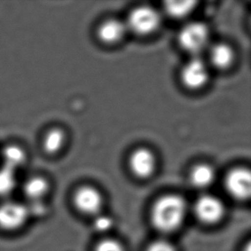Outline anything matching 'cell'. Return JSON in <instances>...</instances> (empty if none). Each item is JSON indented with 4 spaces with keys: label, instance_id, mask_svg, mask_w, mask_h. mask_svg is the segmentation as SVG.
Instances as JSON below:
<instances>
[{
    "label": "cell",
    "instance_id": "1",
    "mask_svg": "<svg viewBox=\"0 0 251 251\" xmlns=\"http://www.w3.org/2000/svg\"><path fill=\"white\" fill-rule=\"evenodd\" d=\"M186 214V203L176 195H167L157 201L152 210V222L160 231L170 232L183 223Z\"/></svg>",
    "mask_w": 251,
    "mask_h": 251
},
{
    "label": "cell",
    "instance_id": "2",
    "mask_svg": "<svg viewBox=\"0 0 251 251\" xmlns=\"http://www.w3.org/2000/svg\"><path fill=\"white\" fill-rule=\"evenodd\" d=\"M160 24V17L153 8L140 6L133 10L127 21L128 29L140 35L153 33Z\"/></svg>",
    "mask_w": 251,
    "mask_h": 251
},
{
    "label": "cell",
    "instance_id": "3",
    "mask_svg": "<svg viewBox=\"0 0 251 251\" xmlns=\"http://www.w3.org/2000/svg\"><path fill=\"white\" fill-rule=\"evenodd\" d=\"M178 41L184 50L197 53L207 46L208 30L207 27L201 23L187 24L180 31Z\"/></svg>",
    "mask_w": 251,
    "mask_h": 251
},
{
    "label": "cell",
    "instance_id": "4",
    "mask_svg": "<svg viewBox=\"0 0 251 251\" xmlns=\"http://www.w3.org/2000/svg\"><path fill=\"white\" fill-rule=\"evenodd\" d=\"M28 209L25 205L17 202H6L0 205V229L15 231L23 227L28 218Z\"/></svg>",
    "mask_w": 251,
    "mask_h": 251
},
{
    "label": "cell",
    "instance_id": "5",
    "mask_svg": "<svg viewBox=\"0 0 251 251\" xmlns=\"http://www.w3.org/2000/svg\"><path fill=\"white\" fill-rule=\"evenodd\" d=\"M195 214L204 223L214 224L223 217L224 205L218 197L204 195L199 197L195 203Z\"/></svg>",
    "mask_w": 251,
    "mask_h": 251
},
{
    "label": "cell",
    "instance_id": "6",
    "mask_svg": "<svg viewBox=\"0 0 251 251\" xmlns=\"http://www.w3.org/2000/svg\"><path fill=\"white\" fill-rule=\"evenodd\" d=\"M228 193L237 200H246L251 196V176L250 171L236 168L228 173L225 180Z\"/></svg>",
    "mask_w": 251,
    "mask_h": 251
},
{
    "label": "cell",
    "instance_id": "7",
    "mask_svg": "<svg viewBox=\"0 0 251 251\" xmlns=\"http://www.w3.org/2000/svg\"><path fill=\"white\" fill-rule=\"evenodd\" d=\"M28 153L24 145L20 143H5L0 148V164L1 167L10 170L17 174L28 162Z\"/></svg>",
    "mask_w": 251,
    "mask_h": 251
},
{
    "label": "cell",
    "instance_id": "8",
    "mask_svg": "<svg viewBox=\"0 0 251 251\" xmlns=\"http://www.w3.org/2000/svg\"><path fill=\"white\" fill-rule=\"evenodd\" d=\"M183 84L190 89L202 88L208 80L206 64L200 58H194L184 65L181 74Z\"/></svg>",
    "mask_w": 251,
    "mask_h": 251
},
{
    "label": "cell",
    "instance_id": "9",
    "mask_svg": "<svg viewBox=\"0 0 251 251\" xmlns=\"http://www.w3.org/2000/svg\"><path fill=\"white\" fill-rule=\"evenodd\" d=\"M75 207L83 214H98L102 206L101 195L98 190L90 186L79 188L73 197Z\"/></svg>",
    "mask_w": 251,
    "mask_h": 251
},
{
    "label": "cell",
    "instance_id": "10",
    "mask_svg": "<svg viewBox=\"0 0 251 251\" xmlns=\"http://www.w3.org/2000/svg\"><path fill=\"white\" fill-rule=\"evenodd\" d=\"M129 167L136 176L141 178L149 177L155 168L153 153L147 149L136 150L129 158Z\"/></svg>",
    "mask_w": 251,
    "mask_h": 251
},
{
    "label": "cell",
    "instance_id": "11",
    "mask_svg": "<svg viewBox=\"0 0 251 251\" xmlns=\"http://www.w3.org/2000/svg\"><path fill=\"white\" fill-rule=\"evenodd\" d=\"M23 192L27 199L40 202L48 196L51 184L49 180L41 174H33L27 176L23 183Z\"/></svg>",
    "mask_w": 251,
    "mask_h": 251
},
{
    "label": "cell",
    "instance_id": "12",
    "mask_svg": "<svg viewBox=\"0 0 251 251\" xmlns=\"http://www.w3.org/2000/svg\"><path fill=\"white\" fill-rule=\"evenodd\" d=\"M67 136L64 129L59 127H51L47 129L41 138L42 152L48 156H55L65 148Z\"/></svg>",
    "mask_w": 251,
    "mask_h": 251
},
{
    "label": "cell",
    "instance_id": "13",
    "mask_svg": "<svg viewBox=\"0 0 251 251\" xmlns=\"http://www.w3.org/2000/svg\"><path fill=\"white\" fill-rule=\"evenodd\" d=\"M127 29V25L124 22L118 19H109L99 27L98 35L103 42L115 43L122 40Z\"/></svg>",
    "mask_w": 251,
    "mask_h": 251
},
{
    "label": "cell",
    "instance_id": "14",
    "mask_svg": "<svg viewBox=\"0 0 251 251\" xmlns=\"http://www.w3.org/2000/svg\"><path fill=\"white\" fill-rule=\"evenodd\" d=\"M215 177L214 170L206 164H201L195 167L190 173V182L197 188H206L214 182Z\"/></svg>",
    "mask_w": 251,
    "mask_h": 251
},
{
    "label": "cell",
    "instance_id": "15",
    "mask_svg": "<svg viewBox=\"0 0 251 251\" xmlns=\"http://www.w3.org/2000/svg\"><path fill=\"white\" fill-rule=\"evenodd\" d=\"M233 57L234 53L232 49L227 45H215L211 50V62L219 69L227 68L233 60Z\"/></svg>",
    "mask_w": 251,
    "mask_h": 251
},
{
    "label": "cell",
    "instance_id": "16",
    "mask_svg": "<svg viewBox=\"0 0 251 251\" xmlns=\"http://www.w3.org/2000/svg\"><path fill=\"white\" fill-rule=\"evenodd\" d=\"M196 4L195 1H170L166 3V10L170 16L181 18L190 13Z\"/></svg>",
    "mask_w": 251,
    "mask_h": 251
},
{
    "label": "cell",
    "instance_id": "17",
    "mask_svg": "<svg viewBox=\"0 0 251 251\" xmlns=\"http://www.w3.org/2000/svg\"><path fill=\"white\" fill-rule=\"evenodd\" d=\"M17 173L0 167V196L10 193L17 185Z\"/></svg>",
    "mask_w": 251,
    "mask_h": 251
},
{
    "label": "cell",
    "instance_id": "18",
    "mask_svg": "<svg viewBox=\"0 0 251 251\" xmlns=\"http://www.w3.org/2000/svg\"><path fill=\"white\" fill-rule=\"evenodd\" d=\"M113 221L106 215H98L94 221V227L99 232H105L112 227Z\"/></svg>",
    "mask_w": 251,
    "mask_h": 251
},
{
    "label": "cell",
    "instance_id": "19",
    "mask_svg": "<svg viewBox=\"0 0 251 251\" xmlns=\"http://www.w3.org/2000/svg\"><path fill=\"white\" fill-rule=\"evenodd\" d=\"M95 251H125V249L119 242L114 239H105L97 245Z\"/></svg>",
    "mask_w": 251,
    "mask_h": 251
},
{
    "label": "cell",
    "instance_id": "20",
    "mask_svg": "<svg viewBox=\"0 0 251 251\" xmlns=\"http://www.w3.org/2000/svg\"><path fill=\"white\" fill-rule=\"evenodd\" d=\"M147 251H175V248L169 242L159 240L150 245Z\"/></svg>",
    "mask_w": 251,
    "mask_h": 251
}]
</instances>
